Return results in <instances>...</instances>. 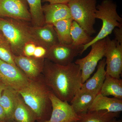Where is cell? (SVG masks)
<instances>
[{"mask_svg": "<svg viewBox=\"0 0 122 122\" xmlns=\"http://www.w3.org/2000/svg\"><path fill=\"white\" fill-rule=\"evenodd\" d=\"M79 121H77V122H79Z\"/></svg>", "mask_w": 122, "mask_h": 122, "instance_id": "34", "label": "cell"}, {"mask_svg": "<svg viewBox=\"0 0 122 122\" xmlns=\"http://www.w3.org/2000/svg\"><path fill=\"white\" fill-rule=\"evenodd\" d=\"M49 98L52 112L49 120L43 122H75L80 120V116L76 113L69 102L59 99L51 91Z\"/></svg>", "mask_w": 122, "mask_h": 122, "instance_id": "10", "label": "cell"}, {"mask_svg": "<svg viewBox=\"0 0 122 122\" xmlns=\"http://www.w3.org/2000/svg\"><path fill=\"white\" fill-rule=\"evenodd\" d=\"M28 5L26 0H0V17L31 21Z\"/></svg>", "mask_w": 122, "mask_h": 122, "instance_id": "11", "label": "cell"}, {"mask_svg": "<svg viewBox=\"0 0 122 122\" xmlns=\"http://www.w3.org/2000/svg\"><path fill=\"white\" fill-rule=\"evenodd\" d=\"M98 94L80 89L70 102V105L78 115L86 113Z\"/></svg>", "mask_w": 122, "mask_h": 122, "instance_id": "17", "label": "cell"}, {"mask_svg": "<svg viewBox=\"0 0 122 122\" xmlns=\"http://www.w3.org/2000/svg\"><path fill=\"white\" fill-rule=\"evenodd\" d=\"M70 33L72 41L71 44L75 46L85 45L91 41L93 38L74 20L71 24Z\"/></svg>", "mask_w": 122, "mask_h": 122, "instance_id": "22", "label": "cell"}, {"mask_svg": "<svg viewBox=\"0 0 122 122\" xmlns=\"http://www.w3.org/2000/svg\"><path fill=\"white\" fill-rule=\"evenodd\" d=\"M83 46L58 43L48 50L46 59L60 65L68 66L73 62L75 57L82 54Z\"/></svg>", "mask_w": 122, "mask_h": 122, "instance_id": "9", "label": "cell"}, {"mask_svg": "<svg viewBox=\"0 0 122 122\" xmlns=\"http://www.w3.org/2000/svg\"><path fill=\"white\" fill-rule=\"evenodd\" d=\"M100 110L120 113L122 111V100L114 97H108L99 93L96 95L87 111Z\"/></svg>", "mask_w": 122, "mask_h": 122, "instance_id": "15", "label": "cell"}, {"mask_svg": "<svg viewBox=\"0 0 122 122\" xmlns=\"http://www.w3.org/2000/svg\"><path fill=\"white\" fill-rule=\"evenodd\" d=\"M0 122H8L4 110L0 105Z\"/></svg>", "mask_w": 122, "mask_h": 122, "instance_id": "30", "label": "cell"}, {"mask_svg": "<svg viewBox=\"0 0 122 122\" xmlns=\"http://www.w3.org/2000/svg\"><path fill=\"white\" fill-rule=\"evenodd\" d=\"M0 59L7 63L16 66L14 61V55L11 50L10 45L0 32Z\"/></svg>", "mask_w": 122, "mask_h": 122, "instance_id": "25", "label": "cell"}, {"mask_svg": "<svg viewBox=\"0 0 122 122\" xmlns=\"http://www.w3.org/2000/svg\"><path fill=\"white\" fill-rule=\"evenodd\" d=\"M95 17L102 21V26L96 36L83 46L82 53L95 42L108 36L115 28L122 27V18L117 12V5L112 0H103L97 6Z\"/></svg>", "mask_w": 122, "mask_h": 122, "instance_id": "4", "label": "cell"}, {"mask_svg": "<svg viewBox=\"0 0 122 122\" xmlns=\"http://www.w3.org/2000/svg\"><path fill=\"white\" fill-rule=\"evenodd\" d=\"M30 32L34 41L38 45L49 50L59 43L58 38L52 25L45 24L40 27H30Z\"/></svg>", "mask_w": 122, "mask_h": 122, "instance_id": "13", "label": "cell"}, {"mask_svg": "<svg viewBox=\"0 0 122 122\" xmlns=\"http://www.w3.org/2000/svg\"><path fill=\"white\" fill-rule=\"evenodd\" d=\"M30 81L16 66L0 59V82L6 87L18 92L26 86Z\"/></svg>", "mask_w": 122, "mask_h": 122, "instance_id": "8", "label": "cell"}, {"mask_svg": "<svg viewBox=\"0 0 122 122\" xmlns=\"http://www.w3.org/2000/svg\"><path fill=\"white\" fill-rule=\"evenodd\" d=\"M72 0H42L44 2H48L50 4H67Z\"/></svg>", "mask_w": 122, "mask_h": 122, "instance_id": "29", "label": "cell"}, {"mask_svg": "<svg viewBox=\"0 0 122 122\" xmlns=\"http://www.w3.org/2000/svg\"><path fill=\"white\" fill-rule=\"evenodd\" d=\"M107 46L104 57H106L107 74L120 78L122 72V44L115 39L107 37Z\"/></svg>", "mask_w": 122, "mask_h": 122, "instance_id": "7", "label": "cell"}, {"mask_svg": "<svg viewBox=\"0 0 122 122\" xmlns=\"http://www.w3.org/2000/svg\"><path fill=\"white\" fill-rule=\"evenodd\" d=\"M96 4L97 0H72L67 4L72 20L90 36L95 33Z\"/></svg>", "mask_w": 122, "mask_h": 122, "instance_id": "5", "label": "cell"}, {"mask_svg": "<svg viewBox=\"0 0 122 122\" xmlns=\"http://www.w3.org/2000/svg\"><path fill=\"white\" fill-rule=\"evenodd\" d=\"M42 73L45 83L55 95L68 102L82 84L81 70L74 62L63 66L45 59Z\"/></svg>", "mask_w": 122, "mask_h": 122, "instance_id": "1", "label": "cell"}, {"mask_svg": "<svg viewBox=\"0 0 122 122\" xmlns=\"http://www.w3.org/2000/svg\"><path fill=\"white\" fill-rule=\"evenodd\" d=\"M106 46V37L95 42L91 46V50L87 56L77 59L74 62L81 70L82 84L89 78L99 61L104 57Z\"/></svg>", "mask_w": 122, "mask_h": 122, "instance_id": "6", "label": "cell"}, {"mask_svg": "<svg viewBox=\"0 0 122 122\" xmlns=\"http://www.w3.org/2000/svg\"><path fill=\"white\" fill-rule=\"evenodd\" d=\"M48 50L42 46L37 45L34 53V57L38 59H46L48 54Z\"/></svg>", "mask_w": 122, "mask_h": 122, "instance_id": "27", "label": "cell"}, {"mask_svg": "<svg viewBox=\"0 0 122 122\" xmlns=\"http://www.w3.org/2000/svg\"><path fill=\"white\" fill-rule=\"evenodd\" d=\"M51 91L41 76L37 79L30 80L26 86L18 92L34 112L38 122H43L50 118L52 110L49 98Z\"/></svg>", "mask_w": 122, "mask_h": 122, "instance_id": "2", "label": "cell"}, {"mask_svg": "<svg viewBox=\"0 0 122 122\" xmlns=\"http://www.w3.org/2000/svg\"><path fill=\"white\" fill-rule=\"evenodd\" d=\"M108 122H122V120H118L117 119V118H115L112 120H110Z\"/></svg>", "mask_w": 122, "mask_h": 122, "instance_id": "32", "label": "cell"}, {"mask_svg": "<svg viewBox=\"0 0 122 122\" xmlns=\"http://www.w3.org/2000/svg\"><path fill=\"white\" fill-rule=\"evenodd\" d=\"M106 59L100 60L98 64L97 71L92 77L82 84L81 89L98 94L106 76Z\"/></svg>", "mask_w": 122, "mask_h": 122, "instance_id": "16", "label": "cell"}, {"mask_svg": "<svg viewBox=\"0 0 122 122\" xmlns=\"http://www.w3.org/2000/svg\"><path fill=\"white\" fill-rule=\"evenodd\" d=\"M12 119L16 122H35L37 120L34 112L25 103L20 95L14 110Z\"/></svg>", "mask_w": 122, "mask_h": 122, "instance_id": "19", "label": "cell"}, {"mask_svg": "<svg viewBox=\"0 0 122 122\" xmlns=\"http://www.w3.org/2000/svg\"><path fill=\"white\" fill-rule=\"evenodd\" d=\"M44 59L34 57L14 55L15 65L30 80L37 79L41 76L44 65Z\"/></svg>", "mask_w": 122, "mask_h": 122, "instance_id": "12", "label": "cell"}, {"mask_svg": "<svg viewBox=\"0 0 122 122\" xmlns=\"http://www.w3.org/2000/svg\"><path fill=\"white\" fill-rule=\"evenodd\" d=\"M73 20L72 18L66 19L59 21L53 24L59 43L67 44L72 43L70 31Z\"/></svg>", "mask_w": 122, "mask_h": 122, "instance_id": "23", "label": "cell"}, {"mask_svg": "<svg viewBox=\"0 0 122 122\" xmlns=\"http://www.w3.org/2000/svg\"><path fill=\"white\" fill-rule=\"evenodd\" d=\"M120 113H113L106 110L87 111L79 115V122H108L120 116Z\"/></svg>", "mask_w": 122, "mask_h": 122, "instance_id": "21", "label": "cell"}, {"mask_svg": "<svg viewBox=\"0 0 122 122\" xmlns=\"http://www.w3.org/2000/svg\"><path fill=\"white\" fill-rule=\"evenodd\" d=\"M30 27L22 21L0 17V32L8 42L14 56L22 55L25 45L35 42Z\"/></svg>", "mask_w": 122, "mask_h": 122, "instance_id": "3", "label": "cell"}, {"mask_svg": "<svg viewBox=\"0 0 122 122\" xmlns=\"http://www.w3.org/2000/svg\"><path fill=\"white\" fill-rule=\"evenodd\" d=\"M115 39L120 44H122V27L115 28L114 30Z\"/></svg>", "mask_w": 122, "mask_h": 122, "instance_id": "28", "label": "cell"}, {"mask_svg": "<svg viewBox=\"0 0 122 122\" xmlns=\"http://www.w3.org/2000/svg\"><path fill=\"white\" fill-rule=\"evenodd\" d=\"M45 24L52 25L59 21L72 18L69 8L65 4H50L42 6Z\"/></svg>", "mask_w": 122, "mask_h": 122, "instance_id": "14", "label": "cell"}, {"mask_svg": "<svg viewBox=\"0 0 122 122\" xmlns=\"http://www.w3.org/2000/svg\"><path fill=\"white\" fill-rule=\"evenodd\" d=\"M37 45L34 41H30L26 43L23 48L22 55L26 57H33L35 48Z\"/></svg>", "mask_w": 122, "mask_h": 122, "instance_id": "26", "label": "cell"}, {"mask_svg": "<svg viewBox=\"0 0 122 122\" xmlns=\"http://www.w3.org/2000/svg\"></svg>", "mask_w": 122, "mask_h": 122, "instance_id": "33", "label": "cell"}, {"mask_svg": "<svg viewBox=\"0 0 122 122\" xmlns=\"http://www.w3.org/2000/svg\"><path fill=\"white\" fill-rule=\"evenodd\" d=\"M99 93L103 96H112L115 98L122 100V79L106 74Z\"/></svg>", "mask_w": 122, "mask_h": 122, "instance_id": "20", "label": "cell"}, {"mask_svg": "<svg viewBox=\"0 0 122 122\" xmlns=\"http://www.w3.org/2000/svg\"><path fill=\"white\" fill-rule=\"evenodd\" d=\"M29 7L33 26L40 27L45 24L42 0H26Z\"/></svg>", "mask_w": 122, "mask_h": 122, "instance_id": "24", "label": "cell"}, {"mask_svg": "<svg viewBox=\"0 0 122 122\" xmlns=\"http://www.w3.org/2000/svg\"><path fill=\"white\" fill-rule=\"evenodd\" d=\"M6 87L4 85H3L2 83L0 82V98L3 91L4 90Z\"/></svg>", "mask_w": 122, "mask_h": 122, "instance_id": "31", "label": "cell"}, {"mask_svg": "<svg viewBox=\"0 0 122 122\" xmlns=\"http://www.w3.org/2000/svg\"><path fill=\"white\" fill-rule=\"evenodd\" d=\"M19 95L17 91L7 87L2 92L0 105L4 110L8 122L13 120V114Z\"/></svg>", "mask_w": 122, "mask_h": 122, "instance_id": "18", "label": "cell"}]
</instances>
